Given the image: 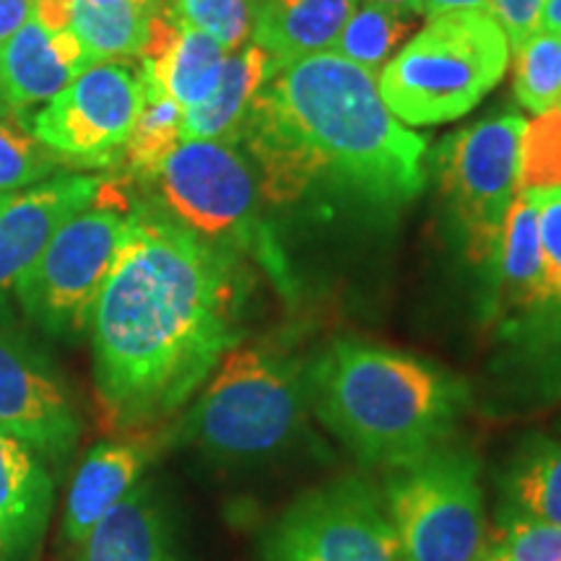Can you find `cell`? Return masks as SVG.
I'll return each mask as SVG.
<instances>
[{
	"instance_id": "4fadbf2b",
	"label": "cell",
	"mask_w": 561,
	"mask_h": 561,
	"mask_svg": "<svg viewBox=\"0 0 561 561\" xmlns=\"http://www.w3.org/2000/svg\"><path fill=\"white\" fill-rule=\"evenodd\" d=\"M104 182L94 174L62 172L13 193L0 206V314L55 231L100 198Z\"/></svg>"
},
{
	"instance_id": "6da1fadb",
	"label": "cell",
	"mask_w": 561,
	"mask_h": 561,
	"mask_svg": "<svg viewBox=\"0 0 561 561\" xmlns=\"http://www.w3.org/2000/svg\"><path fill=\"white\" fill-rule=\"evenodd\" d=\"M244 299L240 252L133 206L89 325L102 424L146 432L174 416L240 343Z\"/></svg>"
},
{
	"instance_id": "cb8c5ba5",
	"label": "cell",
	"mask_w": 561,
	"mask_h": 561,
	"mask_svg": "<svg viewBox=\"0 0 561 561\" xmlns=\"http://www.w3.org/2000/svg\"><path fill=\"white\" fill-rule=\"evenodd\" d=\"M182 110L164 89L144 76V104L133 125L123 161L130 178L149 182L182 140Z\"/></svg>"
},
{
	"instance_id": "44dd1931",
	"label": "cell",
	"mask_w": 561,
	"mask_h": 561,
	"mask_svg": "<svg viewBox=\"0 0 561 561\" xmlns=\"http://www.w3.org/2000/svg\"><path fill=\"white\" fill-rule=\"evenodd\" d=\"M510 512L561 525V439L530 437L507 471Z\"/></svg>"
},
{
	"instance_id": "7c38bea8",
	"label": "cell",
	"mask_w": 561,
	"mask_h": 561,
	"mask_svg": "<svg viewBox=\"0 0 561 561\" xmlns=\"http://www.w3.org/2000/svg\"><path fill=\"white\" fill-rule=\"evenodd\" d=\"M0 430L47 462L70 458L81 437L79 413L50 356L5 328H0Z\"/></svg>"
},
{
	"instance_id": "484cf974",
	"label": "cell",
	"mask_w": 561,
	"mask_h": 561,
	"mask_svg": "<svg viewBox=\"0 0 561 561\" xmlns=\"http://www.w3.org/2000/svg\"><path fill=\"white\" fill-rule=\"evenodd\" d=\"M515 100L536 117L561 107L559 32H533L515 50Z\"/></svg>"
},
{
	"instance_id": "d4e9b609",
	"label": "cell",
	"mask_w": 561,
	"mask_h": 561,
	"mask_svg": "<svg viewBox=\"0 0 561 561\" xmlns=\"http://www.w3.org/2000/svg\"><path fill=\"white\" fill-rule=\"evenodd\" d=\"M66 170L68 161L47 149L19 115L0 112V193L26 191Z\"/></svg>"
},
{
	"instance_id": "74e56055",
	"label": "cell",
	"mask_w": 561,
	"mask_h": 561,
	"mask_svg": "<svg viewBox=\"0 0 561 561\" xmlns=\"http://www.w3.org/2000/svg\"><path fill=\"white\" fill-rule=\"evenodd\" d=\"M481 561H507V559H504V553L502 551H496V549H491L489 553H486V557H483Z\"/></svg>"
},
{
	"instance_id": "e575fe53",
	"label": "cell",
	"mask_w": 561,
	"mask_h": 561,
	"mask_svg": "<svg viewBox=\"0 0 561 561\" xmlns=\"http://www.w3.org/2000/svg\"><path fill=\"white\" fill-rule=\"evenodd\" d=\"M89 3L96 5H136V9H144L149 13H159L170 5V0H89Z\"/></svg>"
},
{
	"instance_id": "d6a6232c",
	"label": "cell",
	"mask_w": 561,
	"mask_h": 561,
	"mask_svg": "<svg viewBox=\"0 0 561 561\" xmlns=\"http://www.w3.org/2000/svg\"><path fill=\"white\" fill-rule=\"evenodd\" d=\"M34 0H0V47L32 19Z\"/></svg>"
},
{
	"instance_id": "5b68a950",
	"label": "cell",
	"mask_w": 561,
	"mask_h": 561,
	"mask_svg": "<svg viewBox=\"0 0 561 561\" xmlns=\"http://www.w3.org/2000/svg\"><path fill=\"white\" fill-rule=\"evenodd\" d=\"M307 369L268 346L231 348L182 421L180 437L208 458H268L307 416Z\"/></svg>"
},
{
	"instance_id": "5bb4252c",
	"label": "cell",
	"mask_w": 561,
	"mask_h": 561,
	"mask_svg": "<svg viewBox=\"0 0 561 561\" xmlns=\"http://www.w3.org/2000/svg\"><path fill=\"white\" fill-rule=\"evenodd\" d=\"M89 66L73 32H50L30 19L0 47V83L5 104L26 123Z\"/></svg>"
},
{
	"instance_id": "7a4b0ae2",
	"label": "cell",
	"mask_w": 561,
	"mask_h": 561,
	"mask_svg": "<svg viewBox=\"0 0 561 561\" xmlns=\"http://www.w3.org/2000/svg\"><path fill=\"white\" fill-rule=\"evenodd\" d=\"M242 144L257 164L261 195L278 206L318 180L377 206H403L426 180V140L388 110L377 76L331 50L265 81Z\"/></svg>"
},
{
	"instance_id": "3957f363",
	"label": "cell",
	"mask_w": 561,
	"mask_h": 561,
	"mask_svg": "<svg viewBox=\"0 0 561 561\" xmlns=\"http://www.w3.org/2000/svg\"><path fill=\"white\" fill-rule=\"evenodd\" d=\"M307 401L362 462L396 468L447 439L468 390L432 362L375 343L335 341L307 369Z\"/></svg>"
},
{
	"instance_id": "9a60e30c",
	"label": "cell",
	"mask_w": 561,
	"mask_h": 561,
	"mask_svg": "<svg viewBox=\"0 0 561 561\" xmlns=\"http://www.w3.org/2000/svg\"><path fill=\"white\" fill-rule=\"evenodd\" d=\"M359 0H250V42L268 55L273 73L328 53Z\"/></svg>"
},
{
	"instance_id": "836d02e7",
	"label": "cell",
	"mask_w": 561,
	"mask_h": 561,
	"mask_svg": "<svg viewBox=\"0 0 561 561\" xmlns=\"http://www.w3.org/2000/svg\"><path fill=\"white\" fill-rule=\"evenodd\" d=\"M455 11H486L489 0H421V16L434 19Z\"/></svg>"
},
{
	"instance_id": "83f0119b",
	"label": "cell",
	"mask_w": 561,
	"mask_h": 561,
	"mask_svg": "<svg viewBox=\"0 0 561 561\" xmlns=\"http://www.w3.org/2000/svg\"><path fill=\"white\" fill-rule=\"evenodd\" d=\"M561 187V107L525 125L520 149V191Z\"/></svg>"
},
{
	"instance_id": "ffe728a7",
	"label": "cell",
	"mask_w": 561,
	"mask_h": 561,
	"mask_svg": "<svg viewBox=\"0 0 561 561\" xmlns=\"http://www.w3.org/2000/svg\"><path fill=\"white\" fill-rule=\"evenodd\" d=\"M227 55L208 34L178 26L161 50L140 58V73L164 89L182 110H187L214 91Z\"/></svg>"
},
{
	"instance_id": "1f68e13d",
	"label": "cell",
	"mask_w": 561,
	"mask_h": 561,
	"mask_svg": "<svg viewBox=\"0 0 561 561\" xmlns=\"http://www.w3.org/2000/svg\"><path fill=\"white\" fill-rule=\"evenodd\" d=\"M76 0H34L32 19L50 32L70 30V16H73Z\"/></svg>"
},
{
	"instance_id": "7402d4cb",
	"label": "cell",
	"mask_w": 561,
	"mask_h": 561,
	"mask_svg": "<svg viewBox=\"0 0 561 561\" xmlns=\"http://www.w3.org/2000/svg\"><path fill=\"white\" fill-rule=\"evenodd\" d=\"M416 21L419 16L392 9V5L359 0L339 39L333 42L331 53L341 55L371 76H380L392 55L409 42V34L416 30Z\"/></svg>"
},
{
	"instance_id": "30bf717a",
	"label": "cell",
	"mask_w": 561,
	"mask_h": 561,
	"mask_svg": "<svg viewBox=\"0 0 561 561\" xmlns=\"http://www.w3.org/2000/svg\"><path fill=\"white\" fill-rule=\"evenodd\" d=\"M265 561H403L385 500L343 479L301 494L265 536Z\"/></svg>"
},
{
	"instance_id": "4316f807",
	"label": "cell",
	"mask_w": 561,
	"mask_h": 561,
	"mask_svg": "<svg viewBox=\"0 0 561 561\" xmlns=\"http://www.w3.org/2000/svg\"><path fill=\"white\" fill-rule=\"evenodd\" d=\"M178 26L214 37L227 53L250 42V0H170Z\"/></svg>"
},
{
	"instance_id": "52a82bcc",
	"label": "cell",
	"mask_w": 561,
	"mask_h": 561,
	"mask_svg": "<svg viewBox=\"0 0 561 561\" xmlns=\"http://www.w3.org/2000/svg\"><path fill=\"white\" fill-rule=\"evenodd\" d=\"M382 500L401 541L403 561L486 557L479 462L471 453L439 445L390 468Z\"/></svg>"
},
{
	"instance_id": "2e32d148",
	"label": "cell",
	"mask_w": 561,
	"mask_h": 561,
	"mask_svg": "<svg viewBox=\"0 0 561 561\" xmlns=\"http://www.w3.org/2000/svg\"><path fill=\"white\" fill-rule=\"evenodd\" d=\"M149 455L144 442L130 439L100 442L89 450L70 481L62 515V536L70 543H81L89 530L136 489Z\"/></svg>"
},
{
	"instance_id": "8d00e7d4",
	"label": "cell",
	"mask_w": 561,
	"mask_h": 561,
	"mask_svg": "<svg viewBox=\"0 0 561 561\" xmlns=\"http://www.w3.org/2000/svg\"><path fill=\"white\" fill-rule=\"evenodd\" d=\"M371 3H385V5H392V9L413 13V16H421V0H371Z\"/></svg>"
},
{
	"instance_id": "4dcf8cb0",
	"label": "cell",
	"mask_w": 561,
	"mask_h": 561,
	"mask_svg": "<svg viewBox=\"0 0 561 561\" xmlns=\"http://www.w3.org/2000/svg\"><path fill=\"white\" fill-rule=\"evenodd\" d=\"M546 0H489V13L502 26L510 50L515 53L533 32L541 30Z\"/></svg>"
},
{
	"instance_id": "ba28073f",
	"label": "cell",
	"mask_w": 561,
	"mask_h": 561,
	"mask_svg": "<svg viewBox=\"0 0 561 561\" xmlns=\"http://www.w3.org/2000/svg\"><path fill=\"white\" fill-rule=\"evenodd\" d=\"M128 214L125 203L96 198L55 231L13 289L34 328L58 341H79L89 331L96 299L128 234Z\"/></svg>"
},
{
	"instance_id": "8fae6325",
	"label": "cell",
	"mask_w": 561,
	"mask_h": 561,
	"mask_svg": "<svg viewBox=\"0 0 561 561\" xmlns=\"http://www.w3.org/2000/svg\"><path fill=\"white\" fill-rule=\"evenodd\" d=\"M144 104V73L125 62H91L26 121L53 153L79 167H115Z\"/></svg>"
},
{
	"instance_id": "ab89813d",
	"label": "cell",
	"mask_w": 561,
	"mask_h": 561,
	"mask_svg": "<svg viewBox=\"0 0 561 561\" xmlns=\"http://www.w3.org/2000/svg\"><path fill=\"white\" fill-rule=\"evenodd\" d=\"M11 195H13V193H0V206H3V203H5V201H9V198H11Z\"/></svg>"
},
{
	"instance_id": "60d3db41",
	"label": "cell",
	"mask_w": 561,
	"mask_h": 561,
	"mask_svg": "<svg viewBox=\"0 0 561 561\" xmlns=\"http://www.w3.org/2000/svg\"><path fill=\"white\" fill-rule=\"evenodd\" d=\"M3 553H5V551H3V546H0V561H3Z\"/></svg>"
},
{
	"instance_id": "603a6c76",
	"label": "cell",
	"mask_w": 561,
	"mask_h": 561,
	"mask_svg": "<svg viewBox=\"0 0 561 561\" xmlns=\"http://www.w3.org/2000/svg\"><path fill=\"white\" fill-rule=\"evenodd\" d=\"M153 16L157 13L136 5H96L89 0H76L70 32L81 42L89 62L140 58L149 42Z\"/></svg>"
},
{
	"instance_id": "9c48e42d",
	"label": "cell",
	"mask_w": 561,
	"mask_h": 561,
	"mask_svg": "<svg viewBox=\"0 0 561 561\" xmlns=\"http://www.w3.org/2000/svg\"><path fill=\"white\" fill-rule=\"evenodd\" d=\"M525 125L517 112H502L453 133L437 151L442 193L466 231L468 255L476 263L491 265L500 250L504 221L520 191Z\"/></svg>"
},
{
	"instance_id": "277c9868",
	"label": "cell",
	"mask_w": 561,
	"mask_h": 561,
	"mask_svg": "<svg viewBox=\"0 0 561 561\" xmlns=\"http://www.w3.org/2000/svg\"><path fill=\"white\" fill-rule=\"evenodd\" d=\"M510 55V42L491 13H442L392 55L377 87L403 125L453 123L500 87Z\"/></svg>"
},
{
	"instance_id": "d590c367",
	"label": "cell",
	"mask_w": 561,
	"mask_h": 561,
	"mask_svg": "<svg viewBox=\"0 0 561 561\" xmlns=\"http://www.w3.org/2000/svg\"><path fill=\"white\" fill-rule=\"evenodd\" d=\"M541 30L561 34V0H546L541 11Z\"/></svg>"
},
{
	"instance_id": "f35d334b",
	"label": "cell",
	"mask_w": 561,
	"mask_h": 561,
	"mask_svg": "<svg viewBox=\"0 0 561 561\" xmlns=\"http://www.w3.org/2000/svg\"><path fill=\"white\" fill-rule=\"evenodd\" d=\"M9 110V104H5V96H3V83H0V112Z\"/></svg>"
},
{
	"instance_id": "ac0fdd59",
	"label": "cell",
	"mask_w": 561,
	"mask_h": 561,
	"mask_svg": "<svg viewBox=\"0 0 561 561\" xmlns=\"http://www.w3.org/2000/svg\"><path fill=\"white\" fill-rule=\"evenodd\" d=\"M271 76L268 55L255 42L229 53L214 91L182 112V138L240 144L252 104Z\"/></svg>"
},
{
	"instance_id": "f546056e",
	"label": "cell",
	"mask_w": 561,
	"mask_h": 561,
	"mask_svg": "<svg viewBox=\"0 0 561 561\" xmlns=\"http://www.w3.org/2000/svg\"><path fill=\"white\" fill-rule=\"evenodd\" d=\"M528 195L536 206L546 286H549L553 305L561 307V187L528 191Z\"/></svg>"
},
{
	"instance_id": "8992f818",
	"label": "cell",
	"mask_w": 561,
	"mask_h": 561,
	"mask_svg": "<svg viewBox=\"0 0 561 561\" xmlns=\"http://www.w3.org/2000/svg\"><path fill=\"white\" fill-rule=\"evenodd\" d=\"M149 185L159 206L203 240L252 252L278 280L286 278L276 242L261 219V182L240 144L182 138Z\"/></svg>"
},
{
	"instance_id": "e0dca14e",
	"label": "cell",
	"mask_w": 561,
	"mask_h": 561,
	"mask_svg": "<svg viewBox=\"0 0 561 561\" xmlns=\"http://www.w3.org/2000/svg\"><path fill=\"white\" fill-rule=\"evenodd\" d=\"M53 512V479L24 442L0 430V546L32 551Z\"/></svg>"
},
{
	"instance_id": "f1b7e54d",
	"label": "cell",
	"mask_w": 561,
	"mask_h": 561,
	"mask_svg": "<svg viewBox=\"0 0 561 561\" xmlns=\"http://www.w3.org/2000/svg\"><path fill=\"white\" fill-rule=\"evenodd\" d=\"M494 549L507 561H561V525L507 512Z\"/></svg>"
},
{
	"instance_id": "d6986e66",
	"label": "cell",
	"mask_w": 561,
	"mask_h": 561,
	"mask_svg": "<svg viewBox=\"0 0 561 561\" xmlns=\"http://www.w3.org/2000/svg\"><path fill=\"white\" fill-rule=\"evenodd\" d=\"M76 561H174L164 515L149 486H136L79 543Z\"/></svg>"
}]
</instances>
